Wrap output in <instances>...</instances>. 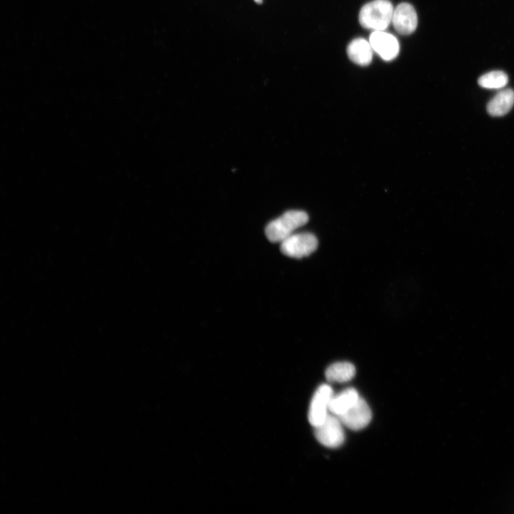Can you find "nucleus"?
Masks as SVG:
<instances>
[{
  "mask_svg": "<svg viewBox=\"0 0 514 514\" xmlns=\"http://www.w3.org/2000/svg\"><path fill=\"white\" fill-rule=\"evenodd\" d=\"M254 1H255L256 3H258V4H260V3L262 2V0H254Z\"/></svg>",
  "mask_w": 514,
  "mask_h": 514,
  "instance_id": "obj_14",
  "label": "nucleus"
},
{
  "mask_svg": "<svg viewBox=\"0 0 514 514\" xmlns=\"http://www.w3.org/2000/svg\"><path fill=\"white\" fill-rule=\"evenodd\" d=\"M333 395V389L328 384L321 385L316 390L308 409V420L313 427L323 423L330 413L329 404Z\"/></svg>",
  "mask_w": 514,
  "mask_h": 514,
  "instance_id": "obj_5",
  "label": "nucleus"
},
{
  "mask_svg": "<svg viewBox=\"0 0 514 514\" xmlns=\"http://www.w3.org/2000/svg\"><path fill=\"white\" fill-rule=\"evenodd\" d=\"M478 84L487 89H501L508 82L507 74L502 71H492L478 79Z\"/></svg>",
  "mask_w": 514,
  "mask_h": 514,
  "instance_id": "obj_13",
  "label": "nucleus"
},
{
  "mask_svg": "<svg viewBox=\"0 0 514 514\" xmlns=\"http://www.w3.org/2000/svg\"><path fill=\"white\" fill-rule=\"evenodd\" d=\"M308 221V214L303 211L291 210L285 212L271 221L265 232L268 239L273 243L281 242Z\"/></svg>",
  "mask_w": 514,
  "mask_h": 514,
  "instance_id": "obj_1",
  "label": "nucleus"
},
{
  "mask_svg": "<svg viewBox=\"0 0 514 514\" xmlns=\"http://www.w3.org/2000/svg\"><path fill=\"white\" fill-rule=\"evenodd\" d=\"M338 417L344 426L353 430H359L369 424L372 413L367 402L360 396L352 407Z\"/></svg>",
  "mask_w": 514,
  "mask_h": 514,
  "instance_id": "obj_6",
  "label": "nucleus"
},
{
  "mask_svg": "<svg viewBox=\"0 0 514 514\" xmlns=\"http://www.w3.org/2000/svg\"><path fill=\"white\" fill-rule=\"evenodd\" d=\"M373 49L369 41L358 38L353 39L348 46L347 54L349 59L360 66H367L373 57Z\"/></svg>",
  "mask_w": 514,
  "mask_h": 514,
  "instance_id": "obj_9",
  "label": "nucleus"
},
{
  "mask_svg": "<svg viewBox=\"0 0 514 514\" xmlns=\"http://www.w3.org/2000/svg\"><path fill=\"white\" fill-rule=\"evenodd\" d=\"M369 42L373 51L385 61L394 59L399 53L400 46L397 39L385 31H373Z\"/></svg>",
  "mask_w": 514,
  "mask_h": 514,
  "instance_id": "obj_7",
  "label": "nucleus"
},
{
  "mask_svg": "<svg viewBox=\"0 0 514 514\" xmlns=\"http://www.w3.org/2000/svg\"><path fill=\"white\" fill-rule=\"evenodd\" d=\"M391 23L399 34H412L418 25V17L414 7L408 3L398 5L394 9Z\"/></svg>",
  "mask_w": 514,
  "mask_h": 514,
  "instance_id": "obj_8",
  "label": "nucleus"
},
{
  "mask_svg": "<svg viewBox=\"0 0 514 514\" xmlns=\"http://www.w3.org/2000/svg\"><path fill=\"white\" fill-rule=\"evenodd\" d=\"M359 395L353 388H348L332 396L329 412L339 416L346 413L358 400Z\"/></svg>",
  "mask_w": 514,
  "mask_h": 514,
  "instance_id": "obj_11",
  "label": "nucleus"
},
{
  "mask_svg": "<svg viewBox=\"0 0 514 514\" xmlns=\"http://www.w3.org/2000/svg\"><path fill=\"white\" fill-rule=\"evenodd\" d=\"M318 247L316 237L311 233H293L281 242V252L289 257L301 258L313 253Z\"/></svg>",
  "mask_w": 514,
  "mask_h": 514,
  "instance_id": "obj_4",
  "label": "nucleus"
},
{
  "mask_svg": "<svg viewBox=\"0 0 514 514\" xmlns=\"http://www.w3.org/2000/svg\"><path fill=\"white\" fill-rule=\"evenodd\" d=\"M356 374L355 366L346 361L336 362L329 366L325 372L328 381L345 383L351 381Z\"/></svg>",
  "mask_w": 514,
  "mask_h": 514,
  "instance_id": "obj_12",
  "label": "nucleus"
},
{
  "mask_svg": "<svg viewBox=\"0 0 514 514\" xmlns=\"http://www.w3.org/2000/svg\"><path fill=\"white\" fill-rule=\"evenodd\" d=\"M514 104V91L510 89L498 91L488 103L487 111L493 116H502L510 111Z\"/></svg>",
  "mask_w": 514,
  "mask_h": 514,
  "instance_id": "obj_10",
  "label": "nucleus"
},
{
  "mask_svg": "<svg viewBox=\"0 0 514 514\" xmlns=\"http://www.w3.org/2000/svg\"><path fill=\"white\" fill-rule=\"evenodd\" d=\"M393 6L388 0H374L365 4L359 13V21L364 28L384 31L391 23Z\"/></svg>",
  "mask_w": 514,
  "mask_h": 514,
  "instance_id": "obj_2",
  "label": "nucleus"
},
{
  "mask_svg": "<svg viewBox=\"0 0 514 514\" xmlns=\"http://www.w3.org/2000/svg\"><path fill=\"white\" fill-rule=\"evenodd\" d=\"M343 425L337 415L329 413L323 423L314 427L315 436L324 446L331 448H338L345 440Z\"/></svg>",
  "mask_w": 514,
  "mask_h": 514,
  "instance_id": "obj_3",
  "label": "nucleus"
}]
</instances>
